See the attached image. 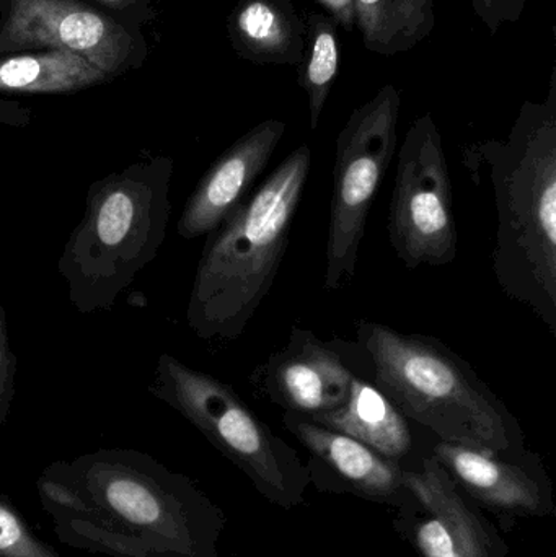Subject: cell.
<instances>
[{
	"instance_id": "21",
	"label": "cell",
	"mask_w": 556,
	"mask_h": 557,
	"mask_svg": "<svg viewBox=\"0 0 556 557\" xmlns=\"http://www.w3.org/2000/svg\"><path fill=\"white\" fill-rule=\"evenodd\" d=\"M16 372H18V359L10 343L5 308L0 301V429L5 424L7 416L15 399Z\"/></svg>"
},
{
	"instance_id": "15",
	"label": "cell",
	"mask_w": 556,
	"mask_h": 557,
	"mask_svg": "<svg viewBox=\"0 0 556 557\" xmlns=\"http://www.w3.org/2000/svg\"><path fill=\"white\" fill-rule=\"evenodd\" d=\"M232 49L257 65H299L306 23L291 0H238L227 16Z\"/></svg>"
},
{
	"instance_id": "13",
	"label": "cell",
	"mask_w": 556,
	"mask_h": 557,
	"mask_svg": "<svg viewBox=\"0 0 556 557\" xmlns=\"http://www.w3.org/2000/svg\"><path fill=\"white\" fill-rule=\"evenodd\" d=\"M286 127L281 120L261 121L224 150L189 195L176 234L196 240L214 232L251 195Z\"/></svg>"
},
{
	"instance_id": "23",
	"label": "cell",
	"mask_w": 556,
	"mask_h": 557,
	"mask_svg": "<svg viewBox=\"0 0 556 557\" xmlns=\"http://www.w3.org/2000/svg\"><path fill=\"white\" fill-rule=\"evenodd\" d=\"M526 3L528 0H472L473 12L492 35H496L503 25L518 22Z\"/></svg>"
},
{
	"instance_id": "19",
	"label": "cell",
	"mask_w": 556,
	"mask_h": 557,
	"mask_svg": "<svg viewBox=\"0 0 556 557\" xmlns=\"http://www.w3.org/2000/svg\"><path fill=\"white\" fill-rule=\"evenodd\" d=\"M306 46L297 74L300 88L306 91L309 101V126L317 131L322 121L323 110L333 84L338 77L339 42L338 20L326 13H307Z\"/></svg>"
},
{
	"instance_id": "11",
	"label": "cell",
	"mask_w": 556,
	"mask_h": 557,
	"mask_svg": "<svg viewBox=\"0 0 556 557\" xmlns=\"http://www.w3.org/2000/svg\"><path fill=\"white\" fill-rule=\"evenodd\" d=\"M431 454L480 509L508 520L555 513L554 484L538 455L503 457L441 441Z\"/></svg>"
},
{
	"instance_id": "2",
	"label": "cell",
	"mask_w": 556,
	"mask_h": 557,
	"mask_svg": "<svg viewBox=\"0 0 556 557\" xmlns=\"http://www.w3.org/2000/svg\"><path fill=\"white\" fill-rule=\"evenodd\" d=\"M495 196L492 270L502 290L556 336V69L544 101H526L506 139L467 147Z\"/></svg>"
},
{
	"instance_id": "16",
	"label": "cell",
	"mask_w": 556,
	"mask_h": 557,
	"mask_svg": "<svg viewBox=\"0 0 556 557\" xmlns=\"http://www.w3.org/2000/svg\"><path fill=\"white\" fill-rule=\"evenodd\" d=\"M316 424L349 435L395 463L401 465L413 450L408 419L382 389L358 375L353 376L345 405Z\"/></svg>"
},
{
	"instance_id": "25",
	"label": "cell",
	"mask_w": 556,
	"mask_h": 557,
	"mask_svg": "<svg viewBox=\"0 0 556 557\" xmlns=\"http://www.w3.org/2000/svg\"><path fill=\"white\" fill-rule=\"evenodd\" d=\"M322 3L332 16L338 20L339 25L346 29H351L355 25V9H353V0H316Z\"/></svg>"
},
{
	"instance_id": "4",
	"label": "cell",
	"mask_w": 556,
	"mask_h": 557,
	"mask_svg": "<svg viewBox=\"0 0 556 557\" xmlns=\"http://www.w3.org/2000/svg\"><path fill=\"white\" fill-rule=\"evenodd\" d=\"M356 334L374 367V385L405 418L441 442L503 457L524 454L515 416L443 341L369 320L356 323Z\"/></svg>"
},
{
	"instance_id": "22",
	"label": "cell",
	"mask_w": 556,
	"mask_h": 557,
	"mask_svg": "<svg viewBox=\"0 0 556 557\" xmlns=\"http://www.w3.org/2000/svg\"><path fill=\"white\" fill-rule=\"evenodd\" d=\"M127 28L140 29L156 20L152 0H84Z\"/></svg>"
},
{
	"instance_id": "1",
	"label": "cell",
	"mask_w": 556,
	"mask_h": 557,
	"mask_svg": "<svg viewBox=\"0 0 556 557\" xmlns=\"http://www.w3.org/2000/svg\"><path fill=\"white\" fill-rule=\"evenodd\" d=\"M42 509L65 545L113 557H219L225 517L188 478L143 451L101 448L49 465Z\"/></svg>"
},
{
	"instance_id": "17",
	"label": "cell",
	"mask_w": 556,
	"mask_h": 557,
	"mask_svg": "<svg viewBox=\"0 0 556 557\" xmlns=\"http://www.w3.org/2000/svg\"><path fill=\"white\" fill-rule=\"evenodd\" d=\"M111 82L87 59L62 49L0 58V94L69 95Z\"/></svg>"
},
{
	"instance_id": "5",
	"label": "cell",
	"mask_w": 556,
	"mask_h": 557,
	"mask_svg": "<svg viewBox=\"0 0 556 557\" xmlns=\"http://www.w3.org/2000/svg\"><path fill=\"white\" fill-rule=\"evenodd\" d=\"M173 172L172 157H147L88 186L84 218L58 261L78 313L113 310L159 257L172 218Z\"/></svg>"
},
{
	"instance_id": "10",
	"label": "cell",
	"mask_w": 556,
	"mask_h": 557,
	"mask_svg": "<svg viewBox=\"0 0 556 557\" xmlns=\"http://www.w3.org/2000/svg\"><path fill=\"white\" fill-rule=\"evenodd\" d=\"M394 527L421 557H508L509 546L433 454L404 468Z\"/></svg>"
},
{
	"instance_id": "24",
	"label": "cell",
	"mask_w": 556,
	"mask_h": 557,
	"mask_svg": "<svg viewBox=\"0 0 556 557\" xmlns=\"http://www.w3.org/2000/svg\"><path fill=\"white\" fill-rule=\"evenodd\" d=\"M32 110L18 101L0 98V124L10 127H26L32 123Z\"/></svg>"
},
{
	"instance_id": "18",
	"label": "cell",
	"mask_w": 556,
	"mask_h": 557,
	"mask_svg": "<svg viewBox=\"0 0 556 557\" xmlns=\"http://www.w3.org/2000/svg\"><path fill=\"white\" fill-rule=\"evenodd\" d=\"M353 9L366 49L387 58L411 51L436 25L434 0H353Z\"/></svg>"
},
{
	"instance_id": "7",
	"label": "cell",
	"mask_w": 556,
	"mask_h": 557,
	"mask_svg": "<svg viewBox=\"0 0 556 557\" xmlns=\"http://www.w3.org/2000/svg\"><path fill=\"white\" fill-rule=\"evenodd\" d=\"M401 94L384 85L349 114L336 137L326 240V290H342L358 270L369 212L398 150Z\"/></svg>"
},
{
	"instance_id": "12",
	"label": "cell",
	"mask_w": 556,
	"mask_h": 557,
	"mask_svg": "<svg viewBox=\"0 0 556 557\" xmlns=\"http://www.w3.org/2000/svg\"><path fill=\"white\" fill-rule=\"evenodd\" d=\"M355 375L335 346L294 327L286 346L255 369L251 385L284 412L316 422L345 405Z\"/></svg>"
},
{
	"instance_id": "14",
	"label": "cell",
	"mask_w": 556,
	"mask_h": 557,
	"mask_svg": "<svg viewBox=\"0 0 556 557\" xmlns=\"http://www.w3.org/2000/svg\"><path fill=\"white\" fill-rule=\"evenodd\" d=\"M284 428L312 455V465L329 471L339 491L397 509L405 497L404 465L382 457L368 445L342 432L284 412Z\"/></svg>"
},
{
	"instance_id": "6",
	"label": "cell",
	"mask_w": 556,
	"mask_h": 557,
	"mask_svg": "<svg viewBox=\"0 0 556 557\" xmlns=\"http://www.w3.org/2000/svg\"><path fill=\"white\" fill-rule=\"evenodd\" d=\"M149 392L247 474L268 503L284 510L306 503L312 483L309 467L248 408L234 386L163 352L157 359Z\"/></svg>"
},
{
	"instance_id": "20",
	"label": "cell",
	"mask_w": 556,
	"mask_h": 557,
	"mask_svg": "<svg viewBox=\"0 0 556 557\" xmlns=\"http://www.w3.org/2000/svg\"><path fill=\"white\" fill-rule=\"evenodd\" d=\"M0 557H59L33 533L18 510L3 496H0Z\"/></svg>"
},
{
	"instance_id": "3",
	"label": "cell",
	"mask_w": 556,
	"mask_h": 557,
	"mask_svg": "<svg viewBox=\"0 0 556 557\" xmlns=\"http://www.w3.org/2000/svg\"><path fill=\"white\" fill-rule=\"evenodd\" d=\"M310 166L302 144L208 235L186 308L199 339L234 341L247 330L286 257Z\"/></svg>"
},
{
	"instance_id": "9",
	"label": "cell",
	"mask_w": 556,
	"mask_h": 557,
	"mask_svg": "<svg viewBox=\"0 0 556 557\" xmlns=\"http://www.w3.org/2000/svg\"><path fill=\"white\" fill-rule=\"evenodd\" d=\"M62 49L113 78L137 71L149 55L146 35L84 0H0V58Z\"/></svg>"
},
{
	"instance_id": "8",
	"label": "cell",
	"mask_w": 556,
	"mask_h": 557,
	"mask_svg": "<svg viewBox=\"0 0 556 557\" xmlns=\"http://www.w3.org/2000/svg\"><path fill=\"white\" fill-rule=\"evenodd\" d=\"M388 240L408 270L449 267L457 258L453 182L433 114H421L397 157L387 222Z\"/></svg>"
}]
</instances>
